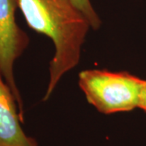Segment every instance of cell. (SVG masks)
Here are the masks:
<instances>
[{
	"label": "cell",
	"instance_id": "2",
	"mask_svg": "<svg viewBox=\"0 0 146 146\" xmlns=\"http://www.w3.org/2000/svg\"><path fill=\"white\" fill-rule=\"evenodd\" d=\"M144 81L126 72H115L106 69L84 70L78 78L88 102L105 115L138 107Z\"/></svg>",
	"mask_w": 146,
	"mask_h": 146
},
{
	"label": "cell",
	"instance_id": "4",
	"mask_svg": "<svg viewBox=\"0 0 146 146\" xmlns=\"http://www.w3.org/2000/svg\"><path fill=\"white\" fill-rule=\"evenodd\" d=\"M21 122L17 102L0 73V146H38L23 130Z\"/></svg>",
	"mask_w": 146,
	"mask_h": 146
},
{
	"label": "cell",
	"instance_id": "6",
	"mask_svg": "<svg viewBox=\"0 0 146 146\" xmlns=\"http://www.w3.org/2000/svg\"><path fill=\"white\" fill-rule=\"evenodd\" d=\"M139 108L146 111V80L144 81V84L141 89L140 102H139Z\"/></svg>",
	"mask_w": 146,
	"mask_h": 146
},
{
	"label": "cell",
	"instance_id": "1",
	"mask_svg": "<svg viewBox=\"0 0 146 146\" xmlns=\"http://www.w3.org/2000/svg\"><path fill=\"white\" fill-rule=\"evenodd\" d=\"M29 27L51 39L54 55L50 63L46 101L65 73L80 62L81 47L91 28L71 0H17Z\"/></svg>",
	"mask_w": 146,
	"mask_h": 146
},
{
	"label": "cell",
	"instance_id": "5",
	"mask_svg": "<svg viewBox=\"0 0 146 146\" xmlns=\"http://www.w3.org/2000/svg\"><path fill=\"white\" fill-rule=\"evenodd\" d=\"M71 2L89 21L90 27L94 30L99 29L102 25V21L96 11L94 10L90 0H71Z\"/></svg>",
	"mask_w": 146,
	"mask_h": 146
},
{
	"label": "cell",
	"instance_id": "3",
	"mask_svg": "<svg viewBox=\"0 0 146 146\" xmlns=\"http://www.w3.org/2000/svg\"><path fill=\"white\" fill-rule=\"evenodd\" d=\"M17 8V0H0V73L13 93L23 121L24 103L16 83L14 65L25 51L29 37L16 22Z\"/></svg>",
	"mask_w": 146,
	"mask_h": 146
}]
</instances>
